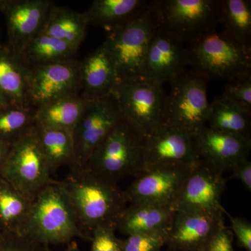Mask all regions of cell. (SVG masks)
<instances>
[{"label":"cell","instance_id":"d4e9b609","mask_svg":"<svg viewBox=\"0 0 251 251\" xmlns=\"http://www.w3.org/2000/svg\"><path fill=\"white\" fill-rule=\"evenodd\" d=\"M32 201L0 176V234H22Z\"/></svg>","mask_w":251,"mask_h":251},{"label":"cell","instance_id":"e575fe53","mask_svg":"<svg viewBox=\"0 0 251 251\" xmlns=\"http://www.w3.org/2000/svg\"><path fill=\"white\" fill-rule=\"evenodd\" d=\"M231 228L233 235L237 239L239 247L246 251H251V223L249 220L242 217H231Z\"/></svg>","mask_w":251,"mask_h":251},{"label":"cell","instance_id":"1f68e13d","mask_svg":"<svg viewBox=\"0 0 251 251\" xmlns=\"http://www.w3.org/2000/svg\"><path fill=\"white\" fill-rule=\"evenodd\" d=\"M168 231L137 234L122 239V251H161L166 247Z\"/></svg>","mask_w":251,"mask_h":251},{"label":"cell","instance_id":"4dcf8cb0","mask_svg":"<svg viewBox=\"0 0 251 251\" xmlns=\"http://www.w3.org/2000/svg\"><path fill=\"white\" fill-rule=\"evenodd\" d=\"M221 95L251 113V72L227 81Z\"/></svg>","mask_w":251,"mask_h":251},{"label":"cell","instance_id":"2e32d148","mask_svg":"<svg viewBox=\"0 0 251 251\" xmlns=\"http://www.w3.org/2000/svg\"><path fill=\"white\" fill-rule=\"evenodd\" d=\"M188 66L184 41L161 26L149 44L144 69L145 79L163 86L171 83Z\"/></svg>","mask_w":251,"mask_h":251},{"label":"cell","instance_id":"d590c367","mask_svg":"<svg viewBox=\"0 0 251 251\" xmlns=\"http://www.w3.org/2000/svg\"><path fill=\"white\" fill-rule=\"evenodd\" d=\"M233 240L232 231L224 224L211 237L204 251H234Z\"/></svg>","mask_w":251,"mask_h":251},{"label":"cell","instance_id":"9a60e30c","mask_svg":"<svg viewBox=\"0 0 251 251\" xmlns=\"http://www.w3.org/2000/svg\"><path fill=\"white\" fill-rule=\"evenodd\" d=\"M54 5L50 0H0L10 49L21 54L27 44L43 32Z\"/></svg>","mask_w":251,"mask_h":251},{"label":"cell","instance_id":"74e56055","mask_svg":"<svg viewBox=\"0 0 251 251\" xmlns=\"http://www.w3.org/2000/svg\"><path fill=\"white\" fill-rule=\"evenodd\" d=\"M11 145H9V144L0 142V175H1L3 167H4L6 159H7Z\"/></svg>","mask_w":251,"mask_h":251},{"label":"cell","instance_id":"7c38bea8","mask_svg":"<svg viewBox=\"0 0 251 251\" xmlns=\"http://www.w3.org/2000/svg\"><path fill=\"white\" fill-rule=\"evenodd\" d=\"M226 188L224 173L201 159L173 205L176 211L224 214L221 197Z\"/></svg>","mask_w":251,"mask_h":251},{"label":"cell","instance_id":"836d02e7","mask_svg":"<svg viewBox=\"0 0 251 251\" xmlns=\"http://www.w3.org/2000/svg\"><path fill=\"white\" fill-rule=\"evenodd\" d=\"M2 236V251H51L49 245L36 242L22 234Z\"/></svg>","mask_w":251,"mask_h":251},{"label":"cell","instance_id":"f546056e","mask_svg":"<svg viewBox=\"0 0 251 251\" xmlns=\"http://www.w3.org/2000/svg\"><path fill=\"white\" fill-rule=\"evenodd\" d=\"M35 112L30 106L0 105V142L12 145L35 128Z\"/></svg>","mask_w":251,"mask_h":251},{"label":"cell","instance_id":"484cf974","mask_svg":"<svg viewBox=\"0 0 251 251\" xmlns=\"http://www.w3.org/2000/svg\"><path fill=\"white\" fill-rule=\"evenodd\" d=\"M206 126L213 130L251 139V113L222 95L209 104Z\"/></svg>","mask_w":251,"mask_h":251},{"label":"cell","instance_id":"60d3db41","mask_svg":"<svg viewBox=\"0 0 251 251\" xmlns=\"http://www.w3.org/2000/svg\"><path fill=\"white\" fill-rule=\"evenodd\" d=\"M181 251L175 250V249H170V248H167L166 250H165V251Z\"/></svg>","mask_w":251,"mask_h":251},{"label":"cell","instance_id":"f35d334b","mask_svg":"<svg viewBox=\"0 0 251 251\" xmlns=\"http://www.w3.org/2000/svg\"><path fill=\"white\" fill-rule=\"evenodd\" d=\"M63 251H80V250L79 249L78 247H77L76 242L72 241V242L68 244L67 247L66 248L65 250Z\"/></svg>","mask_w":251,"mask_h":251},{"label":"cell","instance_id":"30bf717a","mask_svg":"<svg viewBox=\"0 0 251 251\" xmlns=\"http://www.w3.org/2000/svg\"><path fill=\"white\" fill-rule=\"evenodd\" d=\"M122 120L115 94L89 100L72 133L77 167L87 164L99 144Z\"/></svg>","mask_w":251,"mask_h":251},{"label":"cell","instance_id":"b9f144b4","mask_svg":"<svg viewBox=\"0 0 251 251\" xmlns=\"http://www.w3.org/2000/svg\"></svg>","mask_w":251,"mask_h":251},{"label":"cell","instance_id":"277c9868","mask_svg":"<svg viewBox=\"0 0 251 251\" xmlns=\"http://www.w3.org/2000/svg\"><path fill=\"white\" fill-rule=\"evenodd\" d=\"M85 168L112 184L143 170V138L123 118L90 156Z\"/></svg>","mask_w":251,"mask_h":251},{"label":"cell","instance_id":"8d00e7d4","mask_svg":"<svg viewBox=\"0 0 251 251\" xmlns=\"http://www.w3.org/2000/svg\"><path fill=\"white\" fill-rule=\"evenodd\" d=\"M232 176L239 179L248 191L251 190V162L248 159L236 163L230 171Z\"/></svg>","mask_w":251,"mask_h":251},{"label":"cell","instance_id":"7402d4cb","mask_svg":"<svg viewBox=\"0 0 251 251\" xmlns=\"http://www.w3.org/2000/svg\"><path fill=\"white\" fill-rule=\"evenodd\" d=\"M149 3L147 0H95L83 13L89 25L108 33L133 21Z\"/></svg>","mask_w":251,"mask_h":251},{"label":"cell","instance_id":"83f0119b","mask_svg":"<svg viewBox=\"0 0 251 251\" xmlns=\"http://www.w3.org/2000/svg\"><path fill=\"white\" fill-rule=\"evenodd\" d=\"M219 25L222 26V34L251 50L250 0L219 1Z\"/></svg>","mask_w":251,"mask_h":251},{"label":"cell","instance_id":"cb8c5ba5","mask_svg":"<svg viewBox=\"0 0 251 251\" xmlns=\"http://www.w3.org/2000/svg\"><path fill=\"white\" fill-rule=\"evenodd\" d=\"M38 138L52 175L62 167H77L72 132L36 126Z\"/></svg>","mask_w":251,"mask_h":251},{"label":"cell","instance_id":"ab89813d","mask_svg":"<svg viewBox=\"0 0 251 251\" xmlns=\"http://www.w3.org/2000/svg\"><path fill=\"white\" fill-rule=\"evenodd\" d=\"M3 242H4V239H3V236L0 234V251H2L3 248Z\"/></svg>","mask_w":251,"mask_h":251},{"label":"cell","instance_id":"4fadbf2b","mask_svg":"<svg viewBox=\"0 0 251 251\" xmlns=\"http://www.w3.org/2000/svg\"><path fill=\"white\" fill-rule=\"evenodd\" d=\"M80 60L77 59L31 69L28 102L32 108L80 94Z\"/></svg>","mask_w":251,"mask_h":251},{"label":"cell","instance_id":"52a82bcc","mask_svg":"<svg viewBox=\"0 0 251 251\" xmlns=\"http://www.w3.org/2000/svg\"><path fill=\"white\" fill-rule=\"evenodd\" d=\"M0 176L31 201L54 181L41 150L36 126L11 145Z\"/></svg>","mask_w":251,"mask_h":251},{"label":"cell","instance_id":"5bb4252c","mask_svg":"<svg viewBox=\"0 0 251 251\" xmlns=\"http://www.w3.org/2000/svg\"><path fill=\"white\" fill-rule=\"evenodd\" d=\"M201 161L193 135L172 126L163 124L143 138V173L167 165L196 166Z\"/></svg>","mask_w":251,"mask_h":251},{"label":"cell","instance_id":"603a6c76","mask_svg":"<svg viewBox=\"0 0 251 251\" xmlns=\"http://www.w3.org/2000/svg\"><path fill=\"white\" fill-rule=\"evenodd\" d=\"M88 101V99L77 94L41 105L36 108V126L73 133Z\"/></svg>","mask_w":251,"mask_h":251},{"label":"cell","instance_id":"7a4b0ae2","mask_svg":"<svg viewBox=\"0 0 251 251\" xmlns=\"http://www.w3.org/2000/svg\"><path fill=\"white\" fill-rule=\"evenodd\" d=\"M22 235L47 245L69 244L75 237L90 241L79 227L62 181L57 180L33 200Z\"/></svg>","mask_w":251,"mask_h":251},{"label":"cell","instance_id":"8fae6325","mask_svg":"<svg viewBox=\"0 0 251 251\" xmlns=\"http://www.w3.org/2000/svg\"><path fill=\"white\" fill-rule=\"evenodd\" d=\"M197 165H167L143 172L124 191L127 203L173 206Z\"/></svg>","mask_w":251,"mask_h":251},{"label":"cell","instance_id":"4316f807","mask_svg":"<svg viewBox=\"0 0 251 251\" xmlns=\"http://www.w3.org/2000/svg\"><path fill=\"white\" fill-rule=\"evenodd\" d=\"M88 25L84 13L54 5L43 33L64 41L78 50L85 39Z\"/></svg>","mask_w":251,"mask_h":251},{"label":"cell","instance_id":"3957f363","mask_svg":"<svg viewBox=\"0 0 251 251\" xmlns=\"http://www.w3.org/2000/svg\"><path fill=\"white\" fill-rule=\"evenodd\" d=\"M162 26L159 0L150 1L133 21L110 31L104 41L120 80L145 78L144 69L149 44Z\"/></svg>","mask_w":251,"mask_h":251},{"label":"cell","instance_id":"e0dca14e","mask_svg":"<svg viewBox=\"0 0 251 251\" xmlns=\"http://www.w3.org/2000/svg\"><path fill=\"white\" fill-rule=\"evenodd\" d=\"M224 224V214L175 211L166 247L181 251H204Z\"/></svg>","mask_w":251,"mask_h":251},{"label":"cell","instance_id":"8992f818","mask_svg":"<svg viewBox=\"0 0 251 251\" xmlns=\"http://www.w3.org/2000/svg\"><path fill=\"white\" fill-rule=\"evenodd\" d=\"M189 66L210 78L228 81L251 72V50L217 31L186 46Z\"/></svg>","mask_w":251,"mask_h":251},{"label":"cell","instance_id":"d6a6232c","mask_svg":"<svg viewBox=\"0 0 251 251\" xmlns=\"http://www.w3.org/2000/svg\"><path fill=\"white\" fill-rule=\"evenodd\" d=\"M116 227L104 226L94 229L91 235L90 251H122V239L115 234Z\"/></svg>","mask_w":251,"mask_h":251},{"label":"cell","instance_id":"6da1fadb","mask_svg":"<svg viewBox=\"0 0 251 251\" xmlns=\"http://www.w3.org/2000/svg\"><path fill=\"white\" fill-rule=\"evenodd\" d=\"M61 181L79 227L90 240L94 229L104 226L116 227L128 204L125 192L118 185L100 179L85 167L71 168Z\"/></svg>","mask_w":251,"mask_h":251},{"label":"cell","instance_id":"44dd1931","mask_svg":"<svg viewBox=\"0 0 251 251\" xmlns=\"http://www.w3.org/2000/svg\"><path fill=\"white\" fill-rule=\"evenodd\" d=\"M174 214L172 206L130 204L119 218L117 229L127 236L168 231Z\"/></svg>","mask_w":251,"mask_h":251},{"label":"cell","instance_id":"9c48e42d","mask_svg":"<svg viewBox=\"0 0 251 251\" xmlns=\"http://www.w3.org/2000/svg\"><path fill=\"white\" fill-rule=\"evenodd\" d=\"M162 27L192 42L216 31L219 25L218 0H159Z\"/></svg>","mask_w":251,"mask_h":251},{"label":"cell","instance_id":"ac0fdd59","mask_svg":"<svg viewBox=\"0 0 251 251\" xmlns=\"http://www.w3.org/2000/svg\"><path fill=\"white\" fill-rule=\"evenodd\" d=\"M201 159L222 173L230 171L239 162L249 158L251 139L203 127L193 135Z\"/></svg>","mask_w":251,"mask_h":251},{"label":"cell","instance_id":"5b68a950","mask_svg":"<svg viewBox=\"0 0 251 251\" xmlns=\"http://www.w3.org/2000/svg\"><path fill=\"white\" fill-rule=\"evenodd\" d=\"M209 78L196 70H185L172 80L165 103L163 124L194 135L206 126Z\"/></svg>","mask_w":251,"mask_h":251},{"label":"cell","instance_id":"ba28073f","mask_svg":"<svg viewBox=\"0 0 251 251\" xmlns=\"http://www.w3.org/2000/svg\"><path fill=\"white\" fill-rule=\"evenodd\" d=\"M122 118L143 138L163 124L166 92L147 79L120 80L114 92Z\"/></svg>","mask_w":251,"mask_h":251},{"label":"cell","instance_id":"ffe728a7","mask_svg":"<svg viewBox=\"0 0 251 251\" xmlns=\"http://www.w3.org/2000/svg\"><path fill=\"white\" fill-rule=\"evenodd\" d=\"M31 69L8 45L0 44V105L29 106ZM31 107V106H30Z\"/></svg>","mask_w":251,"mask_h":251},{"label":"cell","instance_id":"f1b7e54d","mask_svg":"<svg viewBox=\"0 0 251 251\" xmlns=\"http://www.w3.org/2000/svg\"><path fill=\"white\" fill-rule=\"evenodd\" d=\"M77 52L67 43L42 32L27 44L21 55L31 69L77 59Z\"/></svg>","mask_w":251,"mask_h":251},{"label":"cell","instance_id":"d6986e66","mask_svg":"<svg viewBox=\"0 0 251 251\" xmlns=\"http://www.w3.org/2000/svg\"><path fill=\"white\" fill-rule=\"evenodd\" d=\"M80 95L88 100L114 93L120 79L108 49L103 43L80 61Z\"/></svg>","mask_w":251,"mask_h":251}]
</instances>
